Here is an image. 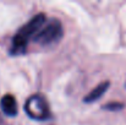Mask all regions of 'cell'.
I'll return each mask as SVG.
<instances>
[{"mask_svg":"<svg viewBox=\"0 0 126 125\" xmlns=\"http://www.w3.org/2000/svg\"><path fill=\"white\" fill-rule=\"evenodd\" d=\"M45 21H47L45 15L38 14V15L33 16L26 25H23L12 38V44H11V49H10L11 54L12 55L23 54L27 49L30 41L36 37V35L39 32V30L43 27Z\"/></svg>","mask_w":126,"mask_h":125,"instance_id":"6da1fadb","label":"cell"},{"mask_svg":"<svg viewBox=\"0 0 126 125\" xmlns=\"http://www.w3.org/2000/svg\"><path fill=\"white\" fill-rule=\"evenodd\" d=\"M64 35L63 25L58 18L49 20L45 25L39 30V32L36 35L34 41L39 43L41 45H50L61 39Z\"/></svg>","mask_w":126,"mask_h":125,"instance_id":"7a4b0ae2","label":"cell"},{"mask_svg":"<svg viewBox=\"0 0 126 125\" xmlns=\"http://www.w3.org/2000/svg\"><path fill=\"white\" fill-rule=\"evenodd\" d=\"M25 110L30 118L36 120H47L50 118V109L48 102L42 94L31 96L25 103Z\"/></svg>","mask_w":126,"mask_h":125,"instance_id":"3957f363","label":"cell"},{"mask_svg":"<svg viewBox=\"0 0 126 125\" xmlns=\"http://www.w3.org/2000/svg\"><path fill=\"white\" fill-rule=\"evenodd\" d=\"M1 109L9 117H15L17 114V102L12 94H5L1 98Z\"/></svg>","mask_w":126,"mask_h":125,"instance_id":"277c9868","label":"cell"},{"mask_svg":"<svg viewBox=\"0 0 126 125\" xmlns=\"http://www.w3.org/2000/svg\"><path fill=\"white\" fill-rule=\"evenodd\" d=\"M108 87H109V82H108V81L100 82L97 87H94V88H93V89H92V91L84 97V102L91 103V102H94V101L99 99V98L107 92Z\"/></svg>","mask_w":126,"mask_h":125,"instance_id":"5b68a950","label":"cell"}]
</instances>
